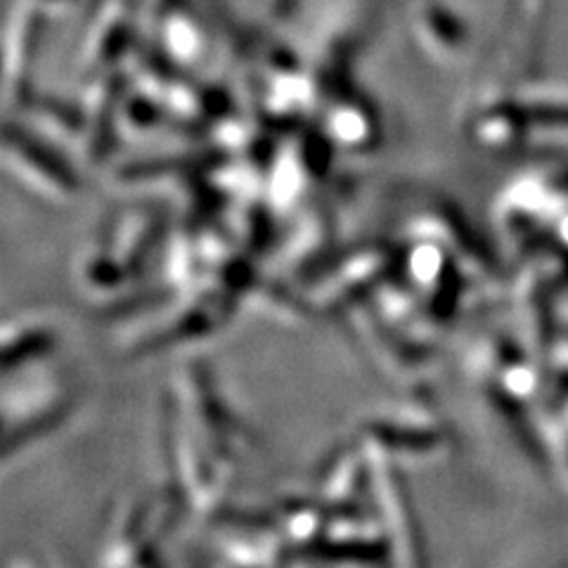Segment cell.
<instances>
[{
    "instance_id": "obj_1",
    "label": "cell",
    "mask_w": 568,
    "mask_h": 568,
    "mask_svg": "<svg viewBox=\"0 0 568 568\" xmlns=\"http://www.w3.org/2000/svg\"><path fill=\"white\" fill-rule=\"evenodd\" d=\"M6 164L17 166V175L22 178L24 183L45 187L50 197H69L74 194V181L64 173L60 164L52 162L45 150L31 145L22 135L6 133Z\"/></svg>"
}]
</instances>
